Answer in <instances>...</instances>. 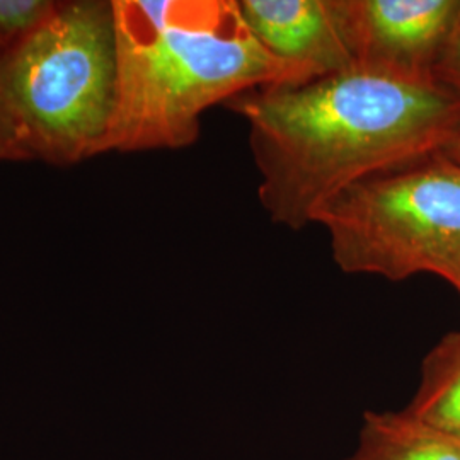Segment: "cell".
<instances>
[{
	"instance_id": "1",
	"label": "cell",
	"mask_w": 460,
	"mask_h": 460,
	"mask_svg": "<svg viewBox=\"0 0 460 460\" xmlns=\"http://www.w3.org/2000/svg\"><path fill=\"white\" fill-rule=\"evenodd\" d=\"M227 106L247 123L266 214L292 230L353 184L442 154L460 132V93L360 66Z\"/></svg>"
},
{
	"instance_id": "2",
	"label": "cell",
	"mask_w": 460,
	"mask_h": 460,
	"mask_svg": "<svg viewBox=\"0 0 460 460\" xmlns=\"http://www.w3.org/2000/svg\"><path fill=\"white\" fill-rule=\"evenodd\" d=\"M118 84L104 152L193 146L201 115L249 91L307 83L252 36L237 0H113Z\"/></svg>"
},
{
	"instance_id": "3",
	"label": "cell",
	"mask_w": 460,
	"mask_h": 460,
	"mask_svg": "<svg viewBox=\"0 0 460 460\" xmlns=\"http://www.w3.org/2000/svg\"><path fill=\"white\" fill-rule=\"evenodd\" d=\"M113 4L60 2L36 31L0 53V118L28 159L75 164L101 154L115 113Z\"/></svg>"
},
{
	"instance_id": "4",
	"label": "cell",
	"mask_w": 460,
	"mask_h": 460,
	"mask_svg": "<svg viewBox=\"0 0 460 460\" xmlns=\"http://www.w3.org/2000/svg\"><path fill=\"white\" fill-rule=\"evenodd\" d=\"M314 224L345 273H429L460 288V164L442 154L353 184Z\"/></svg>"
},
{
	"instance_id": "5",
	"label": "cell",
	"mask_w": 460,
	"mask_h": 460,
	"mask_svg": "<svg viewBox=\"0 0 460 460\" xmlns=\"http://www.w3.org/2000/svg\"><path fill=\"white\" fill-rule=\"evenodd\" d=\"M355 66L437 83L460 19V0H334Z\"/></svg>"
},
{
	"instance_id": "6",
	"label": "cell",
	"mask_w": 460,
	"mask_h": 460,
	"mask_svg": "<svg viewBox=\"0 0 460 460\" xmlns=\"http://www.w3.org/2000/svg\"><path fill=\"white\" fill-rule=\"evenodd\" d=\"M249 31L307 81L355 66L334 0H237Z\"/></svg>"
},
{
	"instance_id": "7",
	"label": "cell",
	"mask_w": 460,
	"mask_h": 460,
	"mask_svg": "<svg viewBox=\"0 0 460 460\" xmlns=\"http://www.w3.org/2000/svg\"><path fill=\"white\" fill-rule=\"evenodd\" d=\"M345 460H460V440L404 410L368 411L357 448Z\"/></svg>"
},
{
	"instance_id": "8",
	"label": "cell",
	"mask_w": 460,
	"mask_h": 460,
	"mask_svg": "<svg viewBox=\"0 0 460 460\" xmlns=\"http://www.w3.org/2000/svg\"><path fill=\"white\" fill-rule=\"evenodd\" d=\"M404 411L460 440V331L448 332L425 357L418 391Z\"/></svg>"
},
{
	"instance_id": "9",
	"label": "cell",
	"mask_w": 460,
	"mask_h": 460,
	"mask_svg": "<svg viewBox=\"0 0 460 460\" xmlns=\"http://www.w3.org/2000/svg\"><path fill=\"white\" fill-rule=\"evenodd\" d=\"M60 2L0 0V43L7 49L36 31L57 13Z\"/></svg>"
},
{
	"instance_id": "10",
	"label": "cell",
	"mask_w": 460,
	"mask_h": 460,
	"mask_svg": "<svg viewBox=\"0 0 460 460\" xmlns=\"http://www.w3.org/2000/svg\"><path fill=\"white\" fill-rule=\"evenodd\" d=\"M435 81L460 93V19L437 66Z\"/></svg>"
},
{
	"instance_id": "11",
	"label": "cell",
	"mask_w": 460,
	"mask_h": 460,
	"mask_svg": "<svg viewBox=\"0 0 460 460\" xmlns=\"http://www.w3.org/2000/svg\"><path fill=\"white\" fill-rule=\"evenodd\" d=\"M28 159L24 150L19 146L14 133L7 127V123L0 118V161H19Z\"/></svg>"
},
{
	"instance_id": "12",
	"label": "cell",
	"mask_w": 460,
	"mask_h": 460,
	"mask_svg": "<svg viewBox=\"0 0 460 460\" xmlns=\"http://www.w3.org/2000/svg\"><path fill=\"white\" fill-rule=\"evenodd\" d=\"M442 155L445 157H448L450 161H454V163H457L460 164V132L457 133V137L445 147L444 152H442Z\"/></svg>"
},
{
	"instance_id": "13",
	"label": "cell",
	"mask_w": 460,
	"mask_h": 460,
	"mask_svg": "<svg viewBox=\"0 0 460 460\" xmlns=\"http://www.w3.org/2000/svg\"><path fill=\"white\" fill-rule=\"evenodd\" d=\"M457 292H459V296H460V288H459V290H457Z\"/></svg>"
}]
</instances>
